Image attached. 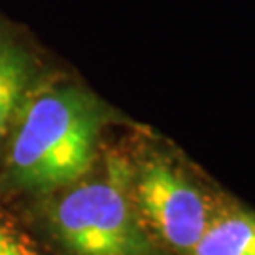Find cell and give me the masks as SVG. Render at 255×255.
Wrapping results in <instances>:
<instances>
[{
  "mask_svg": "<svg viewBox=\"0 0 255 255\" xmlns=\"http://www.w3.org/2000/svg\"><path fill=\"white\" fill-rule=\"evenodd\" d=\"M9 146V170L32 191L78 182L91 166L104 123V108L91 93L59 85L23 102Z\"/></svg>",
  "mask_w": 255,
  "mask_h": 255,
  "instance_id": "obj_1",
  "label": "cell"
},
{
  "mask_svg": "<svg viewBox=\"0 0 255 255\" xmlns=\"http://www.w3.org/2000/svg\"><path fill=\"white\" fill-rule=\"evenodd\" d=\"M127 172L66 193L55 206L53 223L64 246L76 255H161L127 195Z\"/></svg>",
  "mask_w": 255,
  "mask_h": 255,
  "instance_id": "obj_2",
  "label": "cell"
},
{
  "mask_svg": "<svg viewBox=\"0 0 255 255\" xmlns=\"http://www.w3.org/2000/svg\"><path fill=\"white\" fill-rule=\"evenodd\" d=\"M136 202L164 244L185 255L193 254L214 216L201 189L163 161L147 163L140 172Z\"/></svg>",
  "mask_w": 255,
  "mask_h": 255,
  "instance_id": "obj_3",
  "label": "cell"
},
{
  "mask_svg": "<svg viewBox=\"0 0 255 255\" xmlns=\"http://www.w3.org/2000/svg\"><path fill=\"white\" fill-rule=\"evenodd\" d=\"M191 255H255V214L244 208L214 214Z\"/></svg>",
  "mask_w": 255,
  "mask_h": 255,
  "instance_id": "obj_4",
  "label": "cell"
},
{
  "mask_svg": "<svg viewBox=\"0 0 255 255\" xmlns=\"http://www.w3.org/2000/svg\"><path fill=\"white\" fill-rule=\"evenodd\" d=\"M32 78L28 55L11 40L0 38V140L6 136L15 112L23 106Z\"/></svg>",
  "mask_w": 255,
  "mask_h": 255,
  "instance_id": "obj_5",
  "label": "cell"
},
{
  "mask_svg": "<svg viewBox=\"0 0 255 255\" xmlns=\"http://www.w3.org/2000/svg\"><path fill=\"white\" fill-rule=\"evenodd\" d=\"M0 255H36V252L19 231L0 221Z\"/></svg>",
  "mask_w": 255,
  "mask_h": 255,
  "instance_id": "obj_6",
  "label": "cell"
}]
</instances>
